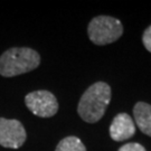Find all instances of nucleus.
I'll return each mask as SVG.
<instances>
[{
  "mask_svg": "<svg viewBox=\"0 0 151 151\" xmlns=\"http://www.w3.org/2000/svg\"><path fill=\"white\" fill-rule=\"evenodd\" d=\"M111 101V87L104 82H96L84 92L77 105V113L87 123L102 119Z\"/></svg>",
  "mask_w": 151,
  "mask_h": 151,
  "instance_id": "1",
  "label": "nucleus"
},
{
  "mask_svg": "<svg viewBox=\"0 0 151 151\" xmlns=\"http://www.w3.org/2000/svg\"><path fill=\"white\" fill-rule=\"evenodd\" d=\"M39 64L40 56L36 50L28 47L9 48L0 56V75L14 77L32 72Z\"/></svg>",
  "mask_w": 151,
  "mask_h": 151,
  "instance_id": "2",
  "label": "nucleus"
},
{
  "mask_svg": "<svg viewBox=\"0 0 151 151\" xmlns=\"http://www.w3.org/2000/svg\"><path fill=\"white\" fill-rule=\"evenodd\" d=\"M123 34V26L119 19L110 16L93 18L87 27V35L91 42L102 46L114 43Z\"/></svg>",
  "mask_w": 151,
  "mask_h": 151,
  "instance_id": "3",
  "label": "nucleus"
},
{
  "mask_svg": "<svg viewBox=\"0 0 151 151\" xmlns=\"http://www.w3.org/2000/svg\"><path fill=\"white\" fill-rule=\"evenodd\" d=\"M25 104L32 114L40 118L54 116L58 111V102L53 93L45 90L32 92L25 97Z\"/></svg>",
  "mask_w": 151,
  "mask_h": 151,
  "instance_id": "4",
  "label": "nucleus"
},
{
  "mask_svg": "<svg viewBox=\"0 0 151 151\" xmlns=\"http://www.w3.org/2000/svg\"><path fill=\"white\" fill-rule=\"evenodd\" d=\"M27 138L26 130L20 121L0 118V146L9 149H18Z\"/></svg>",
  "mask_w": 151,
  "mask_h": 151,
  "instance_id": "5",
  "label": "nucleus"
},
{
  "mask_svg": "<svg viewBox=\"0 0 151 151\" xmlns=\"http://www.w3.org/2000/svg\"><path fill=\"white\" fill-rule=\"evenodd\" d=\"M135 133V124L128 113L115 115L110 125V137L114 141H124L133 137Z\"/></svg>",
  "mask_w": 151,
  "mask_h": 151,
  "instance_id": "6",
  "label": "nucleus"
},
{
  "mask_svg": "<svg viewBox=\"0 0 151 151\" xmlns=\"http://www.w3.org/2000/svg\"><path fill=\"white\" fill-rule=\"evenodd\" d=\"M134 122L142 133L151 137V105L146 102H138L133 108Z\"/></svg>",
  "mask_w": 151,
  "mask_h": 151,
  "instance_id": "7",
  "label": "nucleus"
},
{
  "mask_svg": "<svg viewBox=\"0 0 151 151\" xmlns=\"http://www.w3.org/2000/svg\"><path fill=\"white\" fill-rule=\"evenodd\" d=\"M55 151H86V148L77 137H66L58 142Z\"/></svg>",
  "mask_w": 151,
  "mask_h": 151,
  "instance_id": "8",
  "label": "nucleus"
},
{
  "mask_svg": "<svg viewBox=\"0 0 151 151\" xmlns=\"http://www.w3.org/2000/svg\"><path fill=\"white\" fill-rule=\"evenodd\" d=\"M119 151H147L145 149V147L139 145V143H135V142H131V143H127L122 146L119 149Z\"/></svg>",
  "mask_w": 151,
  "mask_h": 151,
  "instance_id": "9",
  "label": "nucleus"
},
{
  "mask_svg": "<svg viewBox=\"0 0 151 151\" xmlns=\"http://www.w3.org/2000/svg\"><path fill=\"white\" fill-rule=\"evenodd\" d=\"M142 43H143L147 50L151 53V26H149L145 30V32H143V35H142Z\"/></svg>",
  "mask_w": 151,
  "mask_h": 151,
  "instance_id": "10",
  "label": "nucleus"
}]
</instances>
